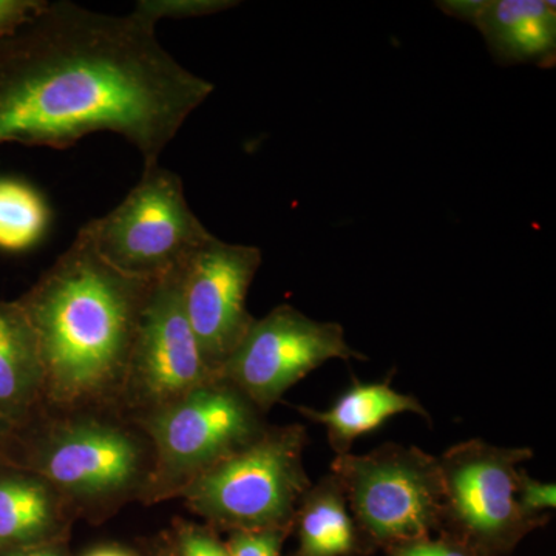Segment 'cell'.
Wrapping results in <instances>:
<instances>
[{"label": "cell", "instance_id": "277c9868", "mask_svg": "<svg viewBox=\"0 0 556 556\" xmlns=\"http://www.w3.org/2000/svg\"><path fill=\"white\" fill-rule=\"evenodd\" d=\"M302 424L268 426L248 447L211 468L179 500L217 532L291 529L311 482Z\"/></svg>", "mask_w": 556, "mask_h": 556}, {"label": "cell", "instance_id": "d6986e66", "mask_svg": "<svg viewBox=\"0 0 556 556\" xmlns=\"http://www.w3.org/2000/svg\"><path fill=\"white\" fill-rule=\"evenodd\" d=\"M240 5L236 0H139L131 13L159 24L163 20H193Z\"/></svg>", "mask_w": 556, "mask_h": 556}, {"label": "cell", "instance_id": "7c38bea8", "mask_svg": "<svg viewBox=\"0 0 556 556\" xmlns=\"http://www.w3.org/2000/svg\"><path fill=\"white\" fill-rule=\"evenodd\" d=\"M468 24L484 36L497 65L555 67L556 7L547 0H475Z\"/></svg>", "mask_w": 556, "mask_h": 556}, {"label": "cell", "instance_id": "6da1fadb", "mask_svg": "<svg viewBox=\"0 0 556 556\" xmlns=\"http://www.w3.org/2000/svg\"><path fill=\"white\" fill-rule=\"evenodd\" d=\"M214 90L161 46L152 22L47 0L0 38V148L68 149L112 131L152 166Z\"/></svg>", "mask_w": 556, "mask_h": 556}, {"label": "cell", "instance_id": "d4e9b609", "mask_svg": "<svg viewBox=\"0 0 556 556\" xmlns=\"http://www.w3.org/2000/svg\"><path fill=\"white\" fill-rule=\"evenodd\" d=\"M79 556H142V552L141 547L137 548L118 543H109L91 547Z\"/></svg>", "mask_w": 556, "mask_h": 556}, {"label": "cell", "instance_id": "4316f807", "mask_svg": "<svg viewBox=\"0 0 556 556\" xmlns=\"http://www.w3.org/2000/svg\"><path fill=\"white\" fill-rule=\"evenodd\" d=\"M11 430H13V428H11L9 424L0 417V444H2L3 439L7 438V434H9Z\"/></svg>", "mask_w": 556, "mask_h": 556}, {"label": "cell", "instance_id": "44dd1931", "mask_svg": "<svg viewBox=\"0 0 556 556\" xmlns=\"http://www.w3.org/2000/svg\"><path fill=\"white\" fill-rule=\"evenodd\" d=\"M291 529L239 530L228 533L229 556H281Z\"/></svg>", "mask_w": 556, "mask_h": 556}, {"label": "cell", "instance_id": "ac0fdd59", "mask_svg": "<svg viewBox=\"0 0 556 556\" xmlns=\"http://www.w3.org/2000/svg\"><path fill=\"white\" fill-rule=\"evenodd\" d=\"M166 536L174 556H229L222 533L206 522L175 518Z\"/></svg>", "mask_w": 556, "mask_h": 556}, {"label": "cell", "instance_id": "7a4b0ae2", "mask_svg": "<svg viewBox=\"0 0 556 556\" xmlns=\"http://www.w3.org/2000/svg\"><path fill=\"white\" fill-rule=\"evenodd\" d=\"M153 281L110 266L78 230L73 243L17 300L38 338L47 413L118 412Z\"/></svg>", "mask_w": 556, "mask_h": 556}, {"label": "cell", "instance_id": "8fae6325", "mask_svg": "<svg viewBox=\"0 0 556 556\" xmlns=\"http://www.w3.org/2000/svg\"><path fill=\"white\" fill-rule=\"evenodd\" d=\"M262 262L258 248L212 236L179 268L182 308L214 375L255 321L248 311V294Z\"/></svg>", "mask_w": 556, "mask_h": 556}, {"label": "cell", "instance_id": "603a6c76", "mask_svg": "<svg viewBox=\"0 0 556 556\" xmlns=\"http://www.w3.org/2000/svg\"><path fill=\"white\" fill-rule=\"evenodd\" d=\"M47 0H0V38L33 20Z\"/></svg>", "mask_w": 556, "mask_h": 556}, {"label": "cell", "instance_id": "e0dca14e", "mask_svg": "<svg viewBox=\"0 0 556 556\" xmlns=\"http://www.w3.org/2000/svg\"><path fill=\"white\" fill-rule=\"evenodd\" d=\"M50 219L49 203L30 182L0 177V251L21 254L38 247Z\"/></svg>", "mask_w": 556, "mask_h": 556}, {"label": "cell", "instance_id": "8992f818", "mask_svg": "<svg viewBox=\"0 0 556 556\" xmlns=\"http://www.w3.org/2000/svg\"><path fill=\"white\" fill-rule=\"evenodd\" d=\"M331 473L372 551L441 532V468L426 450L387 442L365 455L336 456Z\"/></svg>", "mask_w": 556, "mask_h": 556}, {"label": "cell", "instance_id": "5b68a950", "mask_svg": "<svg viewBox=\"0 0 556 556\" xmlns=\"http://www.w3.org/2000/svg\"><path fill=\"white\" fill-rule=\"evenodd\" d=\"M138 422L155 452L144 506L181 496L195 479L248 447L269 426L266 413L222 376Z\"/></svg>", "mask_w": 556, "mask_h": 556}, {"label": "cell", "instance_id": "9a60e30c", "mask_svg": "<svg viewBox=\"0 0 556 556\" xmlns=\"http://www.w3.org/2000/svg\"><path fill=\"white\" fill-rule=\"evenodd\" d=\"M300 415L320 424L327 431L328 444L336 456L351 453L358 438L375 433L388 420L404 413L422 417L431 422L430 413L412 394L401 393L386 382L362 383L354 380L342 396L328 409L295 407Z\"/></svg>", "mask_w": 556, "mask_h": 556}, {"label": "cell", "instance_id": "4fadbf2b", "mask_svg": "<svg viewBox=\"0 0 556 556\" xmlns=\"http://www.w3.org/2000/svg\"><path fill=\"white\" fill-rule=\"evenodd\" d=\"M76 521L64 496L36 471L0 473V554L68 543Z\"/></svg>", "mask_w": 556, "mask_h": 556}, {"label": "cell", "instance_id": "52a82bcc", "mask_svg": "<svg viewBox=\"0 0 556 556\" xmlns=\"http://www.w3.org/2000/svg\"><path fill=\"white\" fill-rule=\"evenodd\" d=\"M79 230L110 266L149 281L185 265L214 236L190 208L179 175L160 163L142 167L126 199Z\"/></svg>", "mask_w": 556, "mask_h": 556}, {"label": "cell", "instance_id": "7402d4cb", "mask_svg": "<svg viewBox=\"0 0 556 556\" xmlns=\"http://www.w3.org/2000/svg\"><path fill=\"white\" fill-rule=\"evenodd\" d=\"M387 556H482L455 538L438 533L387 548Z\"/></svg>", "mask_w": 556, "mask_h": 556}, {"label": "cell", "instance_id": "5bb4252c", "mask_svg": "<svg viewBox=\"0 0 556 556\" xmlns=\"http://www.w3.org/2000/svg\"><path fill=\"white\" fill-rule=\"evenodd\" d=\"M46 372L38 338L17 302H0V417L13 430L46 415Z\"/></svg>", "mask_w": 556, "mask_h": 556}, {"label": "cell", "instance_id": "3957f363", "mask_svg": "<svg viewBox=\"0 0 556 556\" xmlns=\"http://www.w3.org/2000/svg\"><path fill=\"white\" fill-rule=\"evenodd\" d=\"M31 430L25 468L46 478L76 518L101 525L144 503L155 452L138 420L115 409L46 413Z\"/></svg>", "mask_w": 556, "mask_h": 556}, {"label": "cell", "instance_id": "9c48e42d", "mask_svg": "<svg viewBox=\"0 0 556 556\" xmlns=\"http://www.w3.org/2000/svg\"><path fill=\"white\" fill-rule=\"evenodd\" d=\"M367 358L348 343L342 325L314 320L294 306L278 305L255 318L218 376L268 415L295 383L327 362Z\"/></svg>", "mask_w": 556, "mask_h": 556}, {"label": "cell", "instance_id": "ffe728a7", "mask_svg": "<svg viewBox=\"0 0 556 556\" xmlns=\"http://www.w3.org/2000/svg\"><path fill=\"white\" fill-rule=\"evenodd\" d=\"M517 501L519 510L526 518L547 525L551 521V511L556 507L555 482L540 481L526 467H521L518 473Z\"/></svg>", "mask_w": 556, "mask_h": 556}, {"label": "cell", "instance_id": "30bf717a", "mask_svg": "<svg viewBox=\"0 0 556 556\" xmlns=\"http://www.w3.org/2000/svg\"><path fill=\"white\" fill-rule=\"evenodd\" d=\"M179 268L153 281L142 309L118 405L130 419H142L217 376L182 308Z\"/></svg>", "mask_w": 556, "mask_h": 556}, {"label": "cell", "instance_id": "ba28073f", "mask_svg": "<svg viewBox=\"0 0 556 556\" xmlns=\"http://www.w3.org/2000/svg\"><path fill=\"white\" fill-rule=\"evenodd\" d=\"M530 447H500L468 439L439 457L442 479L441 532L482 556H508L544 522L519 510V468L532 459Z\"/></svg>", "mask_w": 556, "mask_h": 556}, {"label": "cell", "instance_id": "cb8c5ba5", "mask_svg": "<svg viewBox=\"0 0 556 556\" xmlns=\"http://www.w3.org/2000/svg\"><path fill=\"white\" fill-rule=\"evenodd\" d=\"M0 556H75L72 554L68 543L42 544V546H31L16 548V551L5 552Z\"/></svg>", "mask_w": 556, "mask_h": 556}, {"label": "cell", "instance_id": "2e32d148", "mask_svg": "<svg viewBox=\"0 0 556 556\" xmlns=\"http://www.w3.org/2000/svg\"><path fill=\"white\" fill-rule=\"evenodd\" d=\"M298 546L288 556H369L375 554L354 521L342 485L325 475L300 501L292 522Z\"/></svg>", "mask_w": 556, "mask_h": 556}, {"label": "cell", "instance_id": "484cf974", "mask_svg": "<svg viewBox=\"0 0 556 556\" xmlns=\"http://www.w3.org/2000/svg\"><path fill=\"white\" fill-rule=\"evenodd\" d=\"M141 552L142 556H174L172 555L166 532L160 533L159 536L153 538L149 543L142 544Z\"/></svg>", "mask_w": 556, "mask_h": 556}]
</instances>
